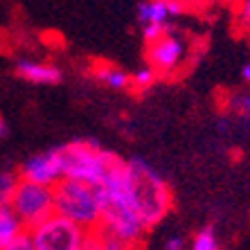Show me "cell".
I'll use <instances>...</instances> for the list:
<instances>
[{
  "label": "cell",
  "mask_w": 250,
  "mask_h": 250,
  "mask_svg": "<svg viewBox=\"0 0 250 250\" xmlns=\"http://www.w3.org/2000/svg\"><path fill=\"white\" fill-rule=\"evenodd\" d=\"M97 194L102 201V232L135 246L146 232V223L131 165L115 160L99 183Z\"/></svg>",
  "instance_id": "cell-1"
},
{
  "label": "cell",
  "mask_w": 250,
  "mask_h": 250,
  "mask_svg": "<svg viewBox=\"0 0 250 250\" xmlns=\"http://www.w3.org/2000/svg\"><path fill=\"white\" fill-rule=\"evenodd\" d=\"M54 192V214L68 219L70 223L93 232V228L102 226V201L97 187L83 185L75 181H61Z\"/></svg>",
  "instance_id": "cell-2"
},
{
  "label": "cell",
  "mask_w": 250,
  "mask_h": 250,
  "mask_svg": "<svg viewBox=\"0 0 250 250\" xmlns=\"http://www.w3.org/2000/svg\"><path fill=\"white\" fill-rule=\"evenodd\" d=\"M61 163H63V181L83 183L99 187L117 158L99 149L97 142H72L61 146Z\"/></svg>",
  "instance_id": "cell-3"
},
{
  "label": "cell",
  "mask_w": 250,
  "mask_h": 250,
  "mask_svg": "<svg viewBox=\"0 0 250 250\" xmlns=\"http://www.w3.org/2000/svg\"><path fill=\"white\" fill-rule=\"evenodd\" d=\"M128 165L133 169L140 205H142V216H145L146 230H149L156 223H160V219L169 212V208H171V194H169V187L165 185V181L160 178V174L149 163L135 158Z\"/></svg>",
  "instance_id": "cell-4"
},
{
  "label": "cell",
  "mask_w": 250,
  "mask_h": 250,
  "mask_svg": "<svg viewBox=\"0 0 250 250\" xmlns=\"http://www.w3.org/2000/svg\"><path fill=\"white\" fill-rule=\"evenodd\" d=\"M36 250H86L93 232L70 223L68 219L52 214L47 221L29 230Z\"/></svg>",
  "instance_id": "cell-5"
},
{
  "label": "cell",
  "mask_w": 250,
  "mask_h": 250,
  "mask_svg": "<svg viewBox=\"0 0 250 250\" xmlns=\"http://www.w3.org/2000/svg\"><path fill=\"white\" fill-rule=\"evenodd\" d=\"M9 208L21 219V223L32 230L54 214V192L47 187L21 181L9 201Z\"/></svg>",
  "instance_id": "cell-6"
},
{
  "label": "cell",
  "mask_w": 250,
  "mask_h": 250,
  "mask_svg": "<svg viewBox=\"0 0 250 250\" xmlns=\"http://www.w3.org/2000/svg\"><path fill=\"white\" fill-rule=\"evenodd\" d=\"M21 181L34 183V185L54 189L63 181V163H61V151L50 149V151L36 153L27 158L21 167Z\"/></svg>",
  "instance_id": "cell-7"
},
{
  "label": "cell",
  "mask_w": 250,
  "mask_h": 250,
  "mask_svg": "<svg viewBox=\"0 0 250 250\" xmlns=\"http://www.w3.org/2000/svg\"><path fill=\"white\" fill-rule=\"evenodd\" d=\"M185 57V43L174 34H165L160 41L146 45V61L156 75H174Z\"/></svg>",
  "instance_id": "cell-8"
},
{
  "label": "cell",
  "mask_w": 250,
  "mask_h": 250,
  "mask_svg": "<svg viewBox=\"0 0 250 250\" xmlns=\"http://www.w3.org/2000/svg\"><path fill=\"white\" fill-rule=\"evenodd\" d=\"M18 75L29 83H59L61 82V68L54 63H45V61H21L18 63Z\"/></svg>",
  "instance_id": "cell-9"
},
{
  "label": "cell",
  "mask_w": 250,
  "mask_h": 250,
  "mask_svg": "<svg viewBox=\"0 0 250 250\" xmlns=\"http://www.w3.org/2000/svg\"><path fill=\"white\" fill-rule=\"evenodd\" d=\"M23 234H25V226L14 214V209L9 205H0V250L12 246Z\"/></svg>",
  "instance_id": "cell-10"
},
{
  "label": "cell",
  "mask_w": 250,
  "mask_h": 250,
  "mask_svg": "<svg viewBox=\"0 0 250 250\" xmlns=\"http://www.w3.org/2000/svg\"><path fill=\"white\" fill-rule=\"evenodd\" d=\"M138 18L140 23L149 27V25H163V27H169V7H167V0H146L142 5L138 7Z\"/></svg>",
  "instance_id": "cell-11"
},
{
  "label": "cell",
  "mask_w": 250,
  "mask_h": 250,
  "mask_svg": "<svg viewBox=\"0 0 250 250\" xmlns=\"http://www.w3.org/2000/svg\"><path fill=\"white\" fill-rule=\"evenodd\" d=\"M95 77H97L102 83H106L108 88H115V90H122V88L131 86V77L124 72L122 68L111 63H99L95 68Z\"/></svg>",
  "instance_id": "cell-12"
},
{
  "label": "cell",
  "mask_w": 250,
  "mask_h": 250,
  "mask_svg": "<svg viewBox=\"0 0 250 250\" xmlns=\"http://www.w3.org/2000/svg\"><path fill=\"white\" fill-rule=\"evenodd\" d=\"M18 183L21 176H16L14 171H0V205H9Z\"/></svg>",
  "instance_id": "cell-13"
},
{
  "label": "cell",
  "mask_w": 250,
  "mask_h": 250,
  "mask_svg": "<svg viewBox=\"0 0 250 250\" xmlns=\"http://www.w3.org/2000/svg\"><path fill=\"white\" fill-rule=\"evenodd\" d=\"M189 250H219V239H216L214 230L212 228H203L201 232H196Z\"/></svg>",
  "instance_id": "cell-14"
},
{
  "label": "cell",
  "mask_w": 250,
  "mask_h": 250,
  "mask_svg": "<svg viewBox=\"0 0 250 250\" xmlns=\"http://www.w3.org/2000/svg\"><path fill=\"white\" fill-rule=\"evenodd\" d=\"M156 79H158L156 70L149 68V65H145V68L135 70L133 75H131V86H133L135 90H149V88L156 83Z\"/></svg>",
  "instance_id": "cell-15"
},
{
  "label": "cell",
  "mask_w": 250,
  "mask_h": 250,
  "mask_svg": "<svg viewBox=\"0 0 250 250\" xmlns=\"http://www.w3.org/2000/svg\"><path fill=\"white\" fill-rule=\"evenodd\" d=\"M97 237H99V248L102 250H135L133 244H126L122 239L111 237L106 232H97Z\"/></svg>",
  "instance_id": "cell-16"
},
{
  "label": "cell",
  "mask_w": 250,
  "mask_h": 250,
  "mask_svg": "<svg viewBox=\"0 0 250 250\" xmlns=\"http://www.w3.org/2000/svg\"><path fill=\"white\" fill-rule=\"evenodd\" d=\"M165 34H169V27H163V25H149V27H145V41H146V45H151V43L160 41Z\"/></svg>",
  "instance_id": "cell-17"
},
{
  "label": "cell",
  "mask_w": 250,
  "mask_h": 250,
  "mask_svg": "<svg viewBox=\"0 0 250 250\" xmlns=\"http://www.w3.org/2000/svg\"><path fill=\"white\" fill-rule=\"evenodd\" d=\"M232 106L237 108L241 115L250 117V93H239L232 97Z\"/></svg>",
  "instance_id": "cell-18"
},
{
  "label": "cell",
  "mask_w": 250,
  "mask_h": 250,
  "mask_svg": "<svg viewBox=\"0 0 250 250\" xmlns=\"http://www.w3.org/2000/svg\"><path fill=\"white\" fill-rule=\"evenodd\" d=\"M5 250H36L34 244H32V237H29V232H25L21 239H16L12 246H7Z\"/></svg>",
  "instance_id": "cell-19"
},
{
  "label": "cell",
  "mask_w": 250,
  "mask_h": 250,
  "mask_svg": "<svg viewBox=\"0 0 250 250\" xmlns=\"http://www.w3.org/2000/svg\"><path fill=\"white\" fill-rule=\"evenodd\" d=\"M237 18H239V23L244 25V27H250V0H246V2L239 5Z\"/></svg>",
  "instance_id": "cell-20"
},
{
  "label": "cell",
  "mask_w": 250,
  "mask_h": 250,
  "mask_svg": "<svg viewBox=\"0 0 250 250\" xmlns=\"http://www.w3.org/2000/svg\"><path fill=\"white\" fill-rule=\"evenodd\" d=\"M185 248V241H183V237H178V234H174V237H169L167 241H165V250H183Z\"/></svg>",
  "instance_id": "cell-21"
},
{
  "label": "cell",
  "mask_w": 250,
  "mask_h": 250,
  "mask_svg": "<svg viewBox=\"0 0 250 250\" xmlns=\"http://www.w3.org/2000/svg\"><path fill=\"white\" fill-rule=\"evenodd\" d=\"M86 250H102V248H99V237H97V232H93V237H90V241H88Z\"/></svg>",
  "instance_id": "cell-22"
},
{
  "label": "cell",
  "mask_w": 250,
  "mask_h": 250,
  "mask_svg": "<svg viewBox=\"0 0 250 250\" xmlns=\"http://www.w3.org/2000/svg\"><path fill=\"white\" fill-rule=\"evenodd\" d=\"M241 77H244V82L250 83V63L244 65V70H241Z\"/></svg>",
  "instance_id": "cell-23"
},
{
  "label": "cell",
  "mask_w": 250,
  "mask_h": 250,
  "mask_svg": "<svg viewBox=\"0 0 250 250\" xmlns=\"http://www.w3.org/2000/svg\"><path fill=\"white\" fill-rule=\"evenodd\" d=\"M5 131H7V126H5V122H2V117H0V138L5 135Z\"/></svg>",
  "instance_id": "cell-24"
}]
</instances>
